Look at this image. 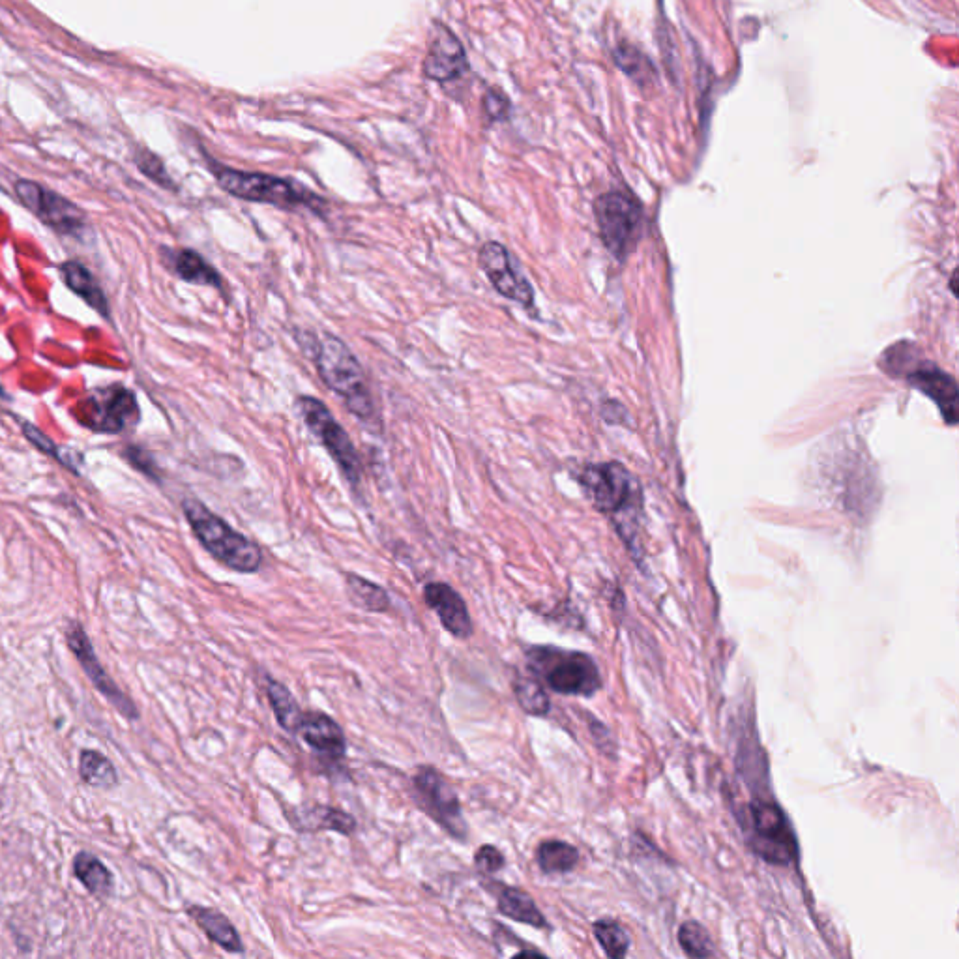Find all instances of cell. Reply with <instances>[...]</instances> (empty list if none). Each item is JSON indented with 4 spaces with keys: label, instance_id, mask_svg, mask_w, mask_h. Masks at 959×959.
I'll list each match as a JSON object with an SVG mask.
<instances>
[{
    "label": "cell",
    "instance_id": "cell-10",
    "mask_svg": "<svg viewBox=\"0 0 959 959\" xmlns=\"http://www.w3.org/2000/svg\"><path fill=\"white\" fill-rule=\"evenodd\" d=\"M596 218L605 248L615 257L626 259L641 231V207L624 193H607L596 201Z\"/></svg>",
    "mask_w": 959,
    "mask_h": 959
},
{
    "label": "cell",
    "instance_id": "cell-26",
    "mask_svg": "<svg viewBox=\"0 0 959 959\" xmlns=\"http://www.w3.org/2000/svg\"><path fill=\"white\" fill-rule=\"evenodd\" d=\"M345 579H347L349 600L356 607H360L368 613H386V611L392 609V600L381 585L368 581L366 577L356 576V574H347Z\"/></svg>",
    "mask_w": 959,
    "mask_h": 959
},
{
    "label": "cell",
    "instance_id": "cell-12",
    "mask_svg": "<svg viewBox=\"0 0 959 959\" xmlns=\"http://www.w3.org/2000/svg\"><path fill=\"white\" fill-rule=\"evenodd\" d=\"M478 263L499 295L531 310L534 306V289L519 272L514 257L506 250V246L495 240L486 242L478 253Z\"/></svg>",
    "mask_w": 959,
    "mask_h": 959
},
{
    "label": "cell",
    "instance_id": "cell-19",
    "mask_svg": "<svg viewBox=\"0 0 959 959\" xmlns=\"http://www.w3.org/2000/svg\"><path fill=\"white\" fill-rule=\"evenodd\" d=\"M188 915L192 916L195 924L207 933L208 939L223 948L225 952H231V954H242L244 952V945H242V939L238 935L237 928L220 911L203 907V905H190Z\"/></svg>",
    "mask_w": 959,
    "mask_h": 959
},
{
    "label": "cell",
    "instance_id": "cell-17",
    "mask_svg": "<svg viewBox=\"0 0 959 959\" xmlns=\"http://www.w3.org/2000/svg\"><path fill=\"white\" fill-rule=\"evenodd\" d=\"M467 68L465 51L458 38L448 29H439L426 59V74L435 81H450L463 74Z\"/></svg>",
    "mask_w": 959,
    "mask_h": 959
},
{
    "label": "cell",
    "instance_id": "cell-11",
    "mask_svg": "<svg viewBox=\"0 0 959 959\" xmlns=\"http://www.w3.org/2000/svg\"><path fill=\"white\" fill-rule=\"evenodd\" d=\"M81 424L102 433H120L139 422V405L126 386L111 384L92 392L79 409Z\"/></svg>",
    "mask_w": 959,
    "mask_h": 959
},
{
    "label": "cell",
    "instance_id": "cell-1",
    "mask_svg": "<svg viewBox=\"0 0 959 959\" xmlns=\"http://www.w3.org/2000/svg\"><path fill=\"white\" fill-rule=\"evenodd\" d=\"M306 351L321 379L334 394L343 399L347 409L355 414L358 420L366 424L373 422L377 413L369 394L368 379L353 351L340 338L330 334L308 338Z\"/></svg>",
    "mask_w": 959,
    "mask_h": 959
},
{
    "label": "cell",
    "instance_id": "cell-33",
    "mask_svg": "<svg viewBox=\"0 0 959 959\" xmlns=\"http://www.w3.org/2000/svg\"><path fill=\"white\" fill-rule=\"evenodd\" d=\"M21 424H23V433H25V437L29 439L30 443L34 444L38 450L45 452V454H49V456L59 459V461H62V465H64V467H68V469H70V463H68V459L64 458L62 450H59V448L55 446V443H53V441H51L47 435H44L40 429L34 428L32 424H27V422H21Z\"/></svg>",
    "mask_w": 959,
    "mask_h": 959
},
{
    "label": "cell",
    "instance_id": "cell-23",
    "mask_svg": "<svg viewBox=\"0 0 959 959\" xmlns=\"http://www.w3.org/2000/svg\"><path fill=\"white\" fill-rule=\"evenodd\" d=\"M75 877L83 883L92 896L104 900L113 892V873L104 862L90 853H79L74 860Z\"/></svg>",
    "mask_w": 959,
    "mask_h": 959
},
{
    "label": "cell",
    "instance_id": "cell-20",
    "mask_svg": "<svg viewBox=\"0 0 959 959\" xmlns=\"http://www.w3.org/2000/svg\"><path fill=\"white\" fill-rule=\"evenodd\" d=\"M499 892H497V909L502 916L516 920L519 924H527L536 930H549V922L542 911L538 909L536 901L531 896L516 888V886H506L504 883H497Z\"/></svg>",
    "mask_w": 959,
    "mask_h": 959
},
{
    "label": "cell",
    "instance_id": "cell-7",
    "mask_svg": "<svg viewBox=\"0 0 959 959\" xmlns=\"http://www.w3.org/2000/svg\"><path fill=\"white\" fill-rule=\"evenodd\" d=\"M581 484L594 506L605 516H637L641 508V489L634 476L619 463L589 465L581 473Z\"/></svg>",
    "mask_w": 959,
    "mask_h": 959
},
{
    "label": "cell",
    "instance_id": "cell-30",
    "mask_svg": "<svg viewBox=\"0 0 959 959\" xmlns=\"http://www.w3.org/2000/svg\"><path fill=\"white\" fill-rule=\"evenodd\" d=\"M679 943L682 950L692 958H710L714 954V945L709 931L699 922H684L679 930Z\"/></svg>",
    "mask_w": 959,
    "mask_h": 959
},
{
    "label": "cell",
    "instance_id": "cell-15",
    "mask_svg": "<svg viewBox=\"0 0 959 959\" xmlns=\"http://www.w3.org/2000/svg\"><path fill=\"white\" fill-rule=\"evenodd\" d=\"M907 381L916 390L933 399V403L943 413L946 424L956 426L959 413V390L956 381L933 364H918L907 373Z\"/></svg>",
    "mask_w": 959,
    "mask_h": 959
},
{
    "label": "cell",
    "instance_id": "cell-16",
    "mask_svg": "<svg viewBox=\"0 0 959 959\" xmlns=\"http://www.w3.org/2000/svg\"><path fill=\"white\" fill-rule=\"evenodd\" d=\"M298 735L311 750L319 753L326 763H338L345 759L347 753V738L341 729L340 723L332 720L325 712L310 710L304 712Z\"/></svg>",
    "mask_w": 959,
    "mask_h": 959
},
{
    "label": "cell",
    "instance_id": "cell-18",
    "mask_svg": "<svg viewBox=\"0 0 959 959\" xmlns=\"http://www.w3.org/2000/svg\"><path fill=\"white\" fill-rule=\"evenodd\" d=\"M291 827H295L300 832H321V830H332L340 832L343 836H353L356 830V819L351 813L343 812L340 808L332 806H308V808H295L293 812L287 813Z\"/></svg>",
    "mask_w": 959,
    "mask_h": 959
},
{
    "label": "cell",
    "instance_id": "cell-5",
    "mask_svg": "<svg viewBox=\"0 0 959 959\" xmlns=\"http://www.w3.org/2000/svg\"><path fill=\"white\" fill-rule=\"evenodd\" d=\"M214 177L222 186L223 192L231 193L233 197L244 201L266 203L281 208L310 207L313 210H321L325 205V201H321L315 193L283 178L246 173L222 165L214 167Z\"/></svg>",
    "mask_w": 959,
    "mask_h": 959
},
{
    "label": "cell",
    "instance_id": "cell-22",
    "mask_svg": "<svg viewBox=\"0 0 959 959\" xmlns=\"http://www.w3.org/2000/svg\"><path fill=\"white\" fill-rule=\"evenodd\" d=\"M266 697L276 720L287 733H298L304 718V710L298 705L295 695L280 680L266 677Z\"/></svg>",
    "mask_w": 959,
    "mask_h": 959
},
{
    "label": "cell",
    "instance_id": "cell-13",
    "mask_svg": "<svg viewBox=\"0 0 959 959\" xmlns=\"http://www.w3.org/2000/svg\"><path fill=\"white\" fill-rule=\"evenodd\" d=\"M66 641H68L70 650L77 656L81 667L85 669V673L89 675L92 684L96 686V690L104 695L105 699H107L115 709L119 710L124 718H128L130 722L137 720V718H139V710L133 705L132 699L124 694L119 686L115 684V680L107 675L104 665L100 664V660H98V656H96V652H94V647H92L89 637H87L83 626H81L79 622H74V624L70 626V630H68V634H66Z\"/></svg>",
    "mask_w": 959,
    "mask_h": 959
},
{
    "label": "cell",
    "instance_id": "cell-25",
    "mask_svg": "<svg viewBox=\"0 0 959 959\" xmlns=\"http://www.w3.org/2000/svg\"><path fill=\"white\" fill-rule=\"evenodd\" d=\"M536 862L546 875L570 873L579 864V851L566 841H544L536 851Z\"/></svg>",
    "mask_w": 959,
    "mask_h": 959
},
{
    "label": "cell",
    "instance_id": "cell-6",
    "mask_svg": "<svg viewBox=\"0 0 959 959\" xmlns=\"http://www.w3.org/2000/svg\"><path fill=\"white\" fill-rule=\"evenodd\" d=\"M414 804L456 841H467L469 827L459 802L458 791L448 778L431 765L416 768L413 780Z\"/></svg>",
    "mask_w": 959,
    "mask_h": 959
},
{
    "label": "cell",
    "instance_id": "cell-24",
    "mask_svg": "<svg viewBox=\"0 0 959 959\" xmlns=\"http://www.w3.org/2000/svg\"><path fill=\"white\" fill-rule=\"evenodd\" d=\"M173 270L180 280L197 285L222 287V276L214 266L193 250H180L173 253Z\"/></svg>",
    "mask_w": 959,
    "mask_h": 959
},
{
    "label": "cell",
    "instance_id": "cell-32",
    "mask_svg": "<svg viewBox=\"0 0 959 959\" xmlns=\"http://www.w3.org/2000/svg\"><path fill=\"white\" fill-rule=\"evenodd\" d=\"M137 165H139V169H141L147 177L152 178L154 182H158L163 188H173V182H171V178L167 175L163 163L160 162L154 154H150V152L137 154Z\"/></svg>",
    "mask_w": 959,
    "mask_h": 959
},
{
    "label": "cell",
    "instance_id": "cell-4",
    "mask_svg": "<svg viewBox=\"0 0 959 959\" xmlns=\"http://www.w3.org/2000/svg\"><path fill=\"white\" fill-rule=\"evenodd\" d=\"M738 823L753 853L770 864L785 866L797 860L795 828L772 798H755L738 812Z\"/></svg>",
    "mask_w": 959,
    "mask_h": 959
},
{
    "label": "cell",
    "instance_id": "cell-21",
    "mask_svg": "<svg viewBox=\"0 0 959 959\" xmlns=\"http://www.w3.org/2000/svg\"><path fill=\"white\" fill-rule=\"evenodd\" d=\"M60 274L64 283L74 291L75 295L83 298L90 308H94L100 315L109 317V302L105 298L104 289L90 274L89 268H85L77 261H68L60 266Z\"/></svg>",
    "mask_w": 959,
    "mask_h": 959
},
{
    "label": "cell",
    "instance_id": "cell-9",
    "mask_svg": "<svg viewBox=\"0 0 959 959\" xmlns=\"http://www.w3.org/2000/svg\"><path fill=\"white\" fill-rule=\"evenodd\" d=\"M15 193L32 214H36L59 235L81 238L89 233V222L83 210L59 193L51 192L32 180L15 182Z\"/></svg>",
    "mask_w": 959,
    "mask_h": 959
},
{
    "label": "cell",
    "instance_id": "cell-27",
    "mask_svg": "<svg viewBox=\"0 0 959 959\" xmlns=\"http://www.w3.org/2000/svg\"><path fill=\"white\" fill-rule=\"evenodd\" d=\"M79 776L81 780L98 789H109L119 782L117 768L105 757L104 753L96 750H85L79 757Z\"/></svg>",
    "mask_w": 959,
    "mask_h": 959
},
{
    "label": "cell",
    "instance_id": "cell-14",
    "mask_svg": "<svg viewBox=\"0 0 959 959\" xmlns=\"http://www.w3.org/2000/svg\"><path fill=\"white\" fill-rule=\"evenodd\" d=\"M424 600L429 609L437 613L444 630L458 639L473 635V619L469 607L456 589L443 581H431L424 587Z\"/></svg>",
    "mask_w": 959,
    "mask_h": 959
},
{
    "label": "cell",
    "instance_id": "cell-3",
    "mask_svg": "<svg viewBox=\"0 0 959 959\" xmlns=\"http://www.w3.org/2000/svg\"><path fill=\"white\" fill-rule=\"evenodd\" d=\"M525 656L532 677L555 694L589 697L602 688L600 669L585 652L534 645Z\"/></svg>",
    "mask_w": 959,
    "mask_h": 959
},
{
    "label": "cell",
    "instance_id": "cell-2",
    "mask_svg": "<svg viewBox=\"0 0 959 959\" xmlns=\"http://www.w3.org/2000/svg\"><path fill=\"white\" fill-rule=\"evenodd\" d=\"M182 510L193 534L216 561L240 574L259 572L263 564V553L248 536L227 525L222 517L210 512L203 502L186 499Z\"/></svg>",
    "mask_w": 959,
    "mask_h": 959
},
{
    "label": "cell",
    "instance_id": "cell-28",
    "mask_svg": "<svg viewBox=\"0 0 959 959\" xmlns=\"http://www.w3.org/2000/svg\"><path fill=\"white\" fill-rule=\"evenodd\" d=\"M514 694H516L519 707L525 710L531 716L544 718L551 710V701L544 690V684L532 675H521L517 673L514 680Z\"/></svg>",
    "mask_w": 959,
    "mask_h": 959
},
{
    "label": "cell",
    "instance_id": "cell-34",
    "mask_svg": "<svg viewBox=\"0 0 959 959\" xmlns=\"http://www.w3.org/2000/svg\"><path fill=\"white\" fill-rule=\"evenodd\" d=\"M124 456H126V459L132 463L133 467H135V469H139L141 473H145L147 476H152L154 480H158V478H160V476H158V467H156L154 459H152V456H150L148 452H145L143 448L130 446V448H126Z\"/></svg>",
    "mask_w": 959,
    "mask_h": 959
},
{
    "label": "cell",
    "instance_id": "cell-36",
    "mask_svg": "<svg viewBox=\"0 0 959 959\" xmlns=\"http://www.w3.org/2000/svg\"><path fill=\"white\" fill-rule=\"evenodd\" d=\"M0 394H2V396H6V392H4V388H2V384H0Z\"/></svg>",
    "mask_w": 959,
    "mask_h": 959
},
{
    "label": "cell",
    "instance_id": "cell-29",
    "mask_svg": "<svg viewBox=\"0 0 959 959\" xmlns=\"http://www.w3.org/2000/svg\"><path fill=\"white\" fill-rule=\"evenodd\" d=\"M594 935L609 958H624L630 948V937L626 930L615 920H598L594 924Z\"/></svg>",
    "mask_w": 959,
    "mask_h": 959
},
{
    "label": "cell",
    "instance_id": "cell-35",
    "mask_svg": "<svg viewBox=\"0 0 959 959\" xmlns=\"http://www.w3.org/2000/svg\"><path fill=\"white\" fill-rule=\"evenodd\" d=\"M486 109L491 119H506L510 104L499 92H489L486 96Z\"/></svg>",
    "mask_w": 959,
    "mask_h": 959
},
{
    "label": "cell",
    "instance_id": "cell-8",
    "mask_svg": "<svg viewBox=\"0 0 959 959\" xmlns=\"http://www.w3.org/2000/svg\"><path fill=\"white\" fill-rule=\"evenodd\" d=\"M298 409L304 422L325 446L326 452L340 465L341 473L353 486H358L362 480V461L347 431L341 428L325 403L319 399L300 396Z\"/></svg>",
    "mask_w": 959,
    "mask_h": 959
},
{
    "label": "cell",
    "instance_id": "cell-31",
    "mask_svg": "<svg viewBox=\"0 0 959 959\" xmlns=\"http://www.w3.org/2000/svg\"><path fill=\"white\" fill-rule=\"evenodd\" d=\"M504 864H506V858L495 845H482L474 855V866L484 875H493L501 871Z\"/></svg>",
    "mask_w": 959,
    "mask_h": 959
}]
</instances>
